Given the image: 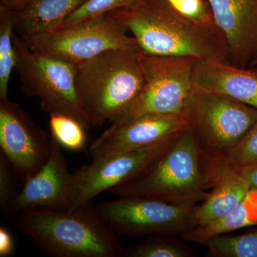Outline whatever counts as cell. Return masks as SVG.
I'll use <instances>...</instances> for the list:
<instances>
[{"label": "cell", "instance_id": "6da1fadb", "mask_svg": "<svg viewBox=\"0 0 257 257\" xmlns=\"http://www.w3.org/2000/svg\"><path fill=\"white\" fill-rule=\"evenodd\" d=\"M110 13L131 33L144 53L230 64L227 42L217 24L192 21L167 0H139Z\"/></svg>", "mask_w": 257, "mask_h": 257}, {"label": "cell", "instance_id": "7a4b0ae2", "mask_svg": "<svg viewBox=\"0 0 257 257\" xmlns=\"http://www.w3.org/2000/svg\"><path fill=\"white\" fill-rule=\"evenodd\" d=\"M15 227L54 257H122L124 248L92 203L75 210L32 209L16 215Z\"/></svg>", "mask_w": 257, "mask_h": 257}, {"label": "cell", "instance_id": "3957f363", "mask_svg": "<svg viewBox=\"0 0 257 257\" xmlns=\"http://www.w3.org/2000/svg\"><path fill=\"white\" fill-rule=\"evenodd\" d=\"M143 52L110 50L76 65V91L91 126L112 122L138 95L145 82Z\"/></svg>", "mask_w": 257, "mask_h": 257}, {"label": "cell", "instance_id": "277c9868", "mask_svg": "<svg viewBox=\"0 0 257 257\" xmlns=\"http://www.w3.org/2000/svg\"><path fill=\"white\" fill-rule=\"evenodd\" d=\"M209 189L200 150L188 127L146 170L110 192L118 197L140 196L194 207L207 197Z\"/></svg>", "mask_w": 257, "mask_h": 257}, {"label": "cell", "instance_id": "5b68a950", "mask_svg": "<svg viewBox=\"0 0 257 257\" xmlns=\"http://www.w3.org/2000/svg\"><path fill=\"white\" fill-rule=\"evenodd\" d=\"M184 113L201 157L213 163L226 162L257 122V110L252 106L196 87Z\"/></svg>", "mask_w": 257, "mask_h": 257}, {"label": "cell", "instance_id": "8992f818", "mask_svg": "<svg viewBox=\"0 0 257 257\" xmlns=\"http://www.w3.org/2000/svg\"><path fill=\"white\" fill-rule=\"evenodd\" d=\"M16 67L22 91L36 97L42 110L70 116L87 130L92 127L84 112L75 87L77 64L34 52L23 37L13 35Z\"/></svg>", "mask_w": 257, "mask_h": 257}, {"label": "cell", "instance_id": "52a82bcc", "mask_svg": "<svg viewBox=\"0 0 257 257\" xmlns=\"http://www.w3.org/2000/svg\"><path fill=\"white\" fill-rule=\"evenodd\" d=\"M126 32L109 13L23 38L34 52L78 64L110 50L143 52Z\"/></svg>", "mask_w": 257, "mask_h": 257}, {"label": "cell", "instance_id": "ba28073f", "mask_svg": "<svg viewBox=\"0 0 257 257\" xmlns=\"http://www.w3.org/2000/svg\"><path fill=\"white\" fill-rule=\"evenodd\" d=\"M197 60L194 57L143 52V89L112 122L146 114H183L194 90L193 71Z\"/></svg>", "mask_w": 257, "mask_h": 257}, {"label": "cell", "instance_id": "9c48e42d", "mask_svg": "<svg viewBox=\"0 0 257 257\" xmlns=\"http://www.w3.org/2000/svg\"><path fill=\"white\" fill-rule=\"evenodd\" d=\"M103 221L116 234L130 237L182 234L194 229V207H183L140 196L119 197L95 205Z\"/></svg>", "mask_w": 257, "mask_h": 257}, {"label": "cell", "instance_id": "30bf717a", "mask_svg": "<svg viewBox=\"0 0 257 257\" xmlns=\"http://www.w3.org/2000/svg\"><path fill=\"white\" fill-rule=\"evenodd\" d=\"M180 133L146 148L92 160L88 165L79 167L73 172L69 211L91 204L101 193L136 177L165 153Z\"/></svg>", "mask_w": 257, "mask_h": 257}, {"label": "cell", "instance_id": "8fae6325", "mask_svg": "<svg viewBox=\"0 0 257 257\" xmlns=\"http://www.w3.org/2000/svg\"><path fill=\"white\" fill-rule=\"evenodd\" d=\"M52 135L40 128L23 108L0 100V148L24 182L40 170L50 155Z\"/></svg>", "mask_w": 257, "mask_h": 257}, {"label": "cell", "instance_id": "7c38bea8", "mask_svg": "<svg viewBox=\"0 0 257 257\" xmlns=\"http://www.w3.org/2000/svg\"><path fill=\"white\" fill-rule=\"evenodd\" d=\"M188 128L185 113L181 114H146L112 122L91 144L92 160L136 151L160 143L171 135Z\"/></svg>", "mask_w": 257, "mask_h": 257}, {"label": "cell", "instance_id": "4fadbf2b", "mask_svg": "<svg viewBox=\"0 0 257 257\" xmlns=\"http://www.w3.org/2000/svg\"><path fill=\"white\" fill-rule=\"evenodd\" d=\"M59 143L52 138L50 155L35 175L24 182L13 202L15 215L32 209L69 211L73 187V173Z\"/></svg>", "mask_w": 257, "mask_h": 257}, {"label": "cell", "instance_id": "5bb4252c", "mask_svg": "<svg viewBox=\"0 0 257 257\" xmlns=\"http://www.w3.org/2000/svg\"><path fill=\"white\" fill-rule=\"evenodd\" d=\"M229 47L230 64L257 65V0H207Z\"/></svg>", "mask_w": 257, "mask_h": 257}, {"label": "cell", "instance_id": "9a60e30c", "mask_svg": "<svg viewBox=\"0 0 257 257\" xmlns=\"http://www.w3.org/2000/svg\"><path fill=\"white\" fill-rule=\"evenodd\" d=\"M193 83L194 87L224 94L257 110V69L198 60L193 71Z\"/></svg>", "mask_w": 257, "mask_h": 257}, {"label": "cell", "instance_id": "2e32d148", "mask_svg": "<svg viewBox=\"0 0 257 257\" xmlns=\"http://www.w3.org/2000/svg\"><path fill=\"white\" fill-rule=\"evenodd\" d=\"M211 189L193 211L194 228L222 219L236 209L251 191L248 182L227 162L213 169L209 176Z\"/></svg>", "mask_w": 257, "mask_h": 257}, {"label": "cell", "instance_id": "e0dca14e", "mask_svg": "<svg viewBox=\"0 0 257 257\" xmlns=\"http://www.w3.org/2000/svg\"><path fill=\"white\" fill-rule=\"evenodd\" d=\"M87 0H32L14 13V31L25 37L58 28Z\"/></svg>", "mask_w": 257, "mask_h": 257}, {"label": "cell", "instance_id": "ac0fdd59", "mask_svg": "<svg viewBox=\"0 0 257 257\" xmlns=\"http://www.w3.org/2000/svg\"><path fill=\"white\" fill-rule=\"evenodd\" d=\"M257 224V190L251 189L239 206L219 220L197 226L184 233L181 238L187 242L203 244L207 240Z\"/></svg>", "mask_w": 257, "mask_h": 257}, {"label": "cell", "instance_id": "d6986e66", "mask_svg": "<svg viewBox=\"0 0 257 257\" xmlns=\"http://www.w3.org/2000/svg\"><path fill=\"white\" fill-rule=\"evenodd\" d=\"M180 236L152 235L138 244L124 248L122 257H194L195 250Z\"/></svg>", "mask_w": 257, "mask_h": 257}, {"label": "cell", "instance_id": "ffe728a7", "mask_svg": "<svg viewBox=\"0 0 257 257\" xmlns=\"http://www.w3.org/2000/svg\"><path fill=\"white\" fill-rule=\"evenodd\" d=\"M13 32V10L0 5V100L8 99L10 76L16 67Z\"/></svg>", "mask_w": 257, "mask_h": 257}, {"label": "cell", "instance_id": "44dd1931", "mask_svg": "<svg viewBox=\"0 0 257 257\" xmlns=\"http://www.w3.org/2000/svg\"><path fill=\"white\" fill-rule=\"evenodd\" d=\"M206 256L210 257H257V229L239 236L220 235L203 243Z\"/></svg>", "mask_w": 257, "mask_h": 257}, {"label": "cell", "instance_id": "7402d4cb", "mask_svg": "<svg viewBox=\"0 0 257 257\" xmlns=\"http://www.w3.org/2000/svg\"><path fill=\"white\" fill-rule=\"evenodd\" d=\"M49 125L51 135L61 147L79 151L86 145L87 130L74 118L61 114H50Z\"/></svg>", "mask_w": 257, "mask_h": 257}, {"label": "cell", "instance_id": "603a6c76", "mask_svg": "<svg viewBox=\"0 0 257 257\" xmlns=\"http://www.w3.org/2000/svg\"><path fill=\"white\" fill-rule=\"evenodd\" d=\"M138 1L139 0H87L78 10L69 15L59 28L111 13L130 6Z\"/></svg>", "mask_w": 257, "mask_h": 257}, {"label": "cell", "instance_id": "cb8c5ba5", "mask_svg": "<svg viewBox=\"0 0 257 257\" xmlns=\"http://www.w3.org/2000/svg\"><path fill=\"white\" fill-rule=\"evenodd\" d=\"M228 165L241 170L257 164V122L226 158Z\"/></svg>", "mask_w": 257, "mask_h": 257}, {"label": "cell", "instance_id": "d4e9b609", "mask_svg": "<svg viewBox=\"0 0 257 257\" xmlns=\"http://www.w3.org/2000/svg\"><path fill=\"white\" fill-rule=\"evenodd\" d=\"M174 9L185 18L199 24L216 23L207 0H167Z\"/></svg>", "mask_w": 257, "mask_h": 257}, {"label": "cell", "instance_id": "484cf974", "mask_svg": "<svg viewBox=\"0 0 257 257\" xmlns=\"http://www.w3.org/2000/svg\"><path fill=\"white\" fill-rule=\"evenodd\" d=\"M13 171L8 161L0 153V210L6 217L15 215L13 202L17 194L14 192Z\"/></svg>", "mask_w": 257, "mask_h": 257}, {"label": "cell", "instance_id": "4316f807", "mask_svg": "<svg viewBox=\"0 0 257 257\" xmlns=\"http://www.w3.org/2000/svg\"><path fill=\"white\" fill-rule=\"evenodd\" d=\"M14 240L11 234L3 226L0 228V256H9L14 251Z\"/></svg>", "mask_w": 257, "mask_h": 257}, {"label": "cell", "instance_id": "83f0119b", "mask_svg": "<svg viewBox=\"0 0 257 257\" xmlns=\"http://www.w3.org/2000/svg\"><path fill=\"white\" fill-rule=\"evenodd\" d=\"M237 170L249 184L251 189L257 190V164Z\"/></svg>", "mask_w": 257, "mask_h": 257}, {"label": "cell", "instance_id": "f1b7e54d", "mask_svg": "<svg viewBox=\"0 0 257 257\" xmlns=\"http://www.w3.org/2000/svg\"><path fill=\"white\" fill-rule=\"evenodd\" d=\"M32 0H0V5L6 7L13 11H18L27 6Z\"/></svg>", "mask_w": 257, "mask_h": 257}]
</instances>
